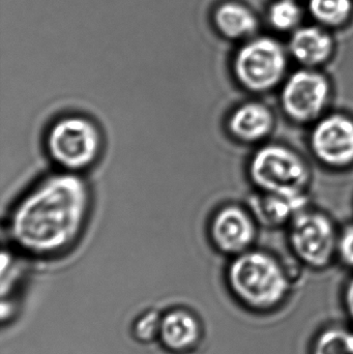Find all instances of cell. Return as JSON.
<instances>
[{
  "label": "cell",
  "mask_w": 353,
  "mask_h": 354,
  "mask_svg": "<svg viewBox=\"0 0 353 354\" xmlns=\"http://www.w3.org/2000/svg\"><path fill=\"white\" fill-rule=\"evenodd\" d=\"M248 176L257 192L307 195L311 171L302 156L285 145L259 147L249 162Z\"/></svg>",
  "instance_id": "obj_3"
},
{
  "label": "cell",
  "mask_w": 353,
  "mask_h": 354,
  "mask_svg": "<svg viewBox=\"0 0 353 354\" xmlns=\"http://www.w3.org/2000/svg\"><path fill=\"white\" fill-rule=\"evenodd\" d=\"M276 126L271 108L261 102H247L236 107L227 120L232 138L242 145H259L267 140Z\"/></svg>",
  "instance_id": "obj_10"
},
{
  "label": "cell",
  "mask_w": 353,
  "mask_h": 354,
  "mask_svg": "<svg viewBox=\"0 0 353 354\" xmlns=\"http://www.w3.org/2000/svg\"><path fill=\"white\" fill-rule=\"evenodd\" d=\"M201 336L200 322L189 310H172L161 318L158 338L167 351L188 353L198 345Z\"/></svg>",
  "instance_id": "obj_11"
},
{
  "label": "cell",
  "mask_w": 353,
  "mask_h": 354,
  "mask_svg": "<svg viewBox=\"0 0 353 354\" xmlns=\"http://www.w3.org/2000/svg\"><path fill=\"white\" fill-rule=\"evenodd\" d=\"M309 147L315 159L335 170L353 166V118L343 113L325 114L312 124Z\"/></svg>",
  "instance_id": "obj_8"
},
{
  "label": "cell",
  "mask_w": 353,
  "mask_h": 354,
  "mask_svg": "<svg viewBox=\"0 0 353 354\" xmlns=\"http://www.w3.org/2000/svg\"><path fill=\"white\" fill-rule=\"evenodd\" d=\"M256 235V220L249 210L240 206H225L218 210L211 221L213 245L220 252L232 257L252 249Z\"/></svg>",
  "instance_id": "obj_9"
},
{
  "label": "cell",
  "mask_w": 353,
  "mask_h": 354,
  "mask_svg": "<svg viewBox=\"0 0 353 354\" xmlns=\"http://www.w3.org/2000/svg\"><path fill=\"white\" fill-rule=\"evenodd\" d=\"M337 258L344 266L353 270V224L344 227L338 235Z\"/></svg>",
  "instance_id": "obj_18"
},
{
  "label": "cell",
  "mask_w": 353,
  "mask_h": 354,
  "mask_svg": "<svg viewBox=\"0 0 353 354\" xmlns=\"http://www.w3.org/2000/svg\"><path fill=\"white\" fill-rule=\"evenodd\" d=\"M342 307L347 318V324L353 328V276L344 285L341 295Z\"/></svg>",
  "instance_id": "obj_20"
},
{
  "label": "cell",
  "mask_w": 353,
  "mask_h": 354,
  "mask_svg": "<svg viewBox=\"0 0 353 354\" xmlns=\"http://www.w3.org/2000/svg\"><path fill=\"white\" fill-rule=\"evenodd\" d=\"M289 52L302 68H317L331 59L333 37L321 27H300L290 37Z\"/></svg>",
  "instance_id": "obj_13"
},
{
  "label": "cell",
  "mask_w": 353,
  "mask_h": 354,
  "mask_svg": "<svg viewBox=\"0 0 353 354\" xmlns=\"http://www.w3.org/2000/svg\"><path fill=\"white\" fill-rule=\"evenodd\" d=\"M309 10L313 18L329 27L345 24L352 12V0H309Z\"/></svg>",
  "instance_id": "obj_16"
},
{
  "label": "cell",
  "mask_w": 353,
  "mask_h": 354,
  "mask_svg": "<svg viewBox=\"0 0 353 354\" xmlns=\"http://www.w3.org/2000/svg\"><path fill=\"white\" fill-rule=\"evenodd\" d=\"M226 281L234 299L257 315L282 309L289 301L294 284L289 270L276 256L254 249L233 257Z\"/></svg>",
  "instance_id": "obj_2"
},
{
  "label": "cell",
  "mask_w": 353,
  "mask_h": 354,
  "mask_svg": "<svg viewBox=\"0 0 353 354\" xmlns=\"http://www.w3.org/2000/svg\"><path fill=\"white\" fill-rule=\"evenodd\" d=\"M288 225L290 250L302 266L323 270L333 263L337 258L339 232L329 216L306 208Z\"/></svg>",
  "instance_id": "obj_6"
},
{
  "label": "cell",
  "mask_w": 353,
  "mask_h": 354,
  "mask_svg": "<svg viewBox=\"0 0 353 354\" xmlns=\"http://www.w3.org/2000/svg\"><path fill=\"white\" fill-rule=\"evenodd\" d=\"M215 19L219 30L229 39L249 37L258 28L256 16L246 6L236 2L223 4L216 12Z\"/></svg>",
  "instance_id": "obj_14"
},
{
  "label": "cell",
  "mask_w": 353,
  "mask_h": 354,
  "mask_svg": "<svg viewBox=\"0 0 353 354\" xmlns=\"http://www.w3.org/2000/svg\"><path fill=\"white\" fill-rule=\"evenodd\" d=\"M307 204V195L292 196L257 192L251 199V214L263 226H282L289 224L296 214L306 209Z\"/></svg>",
  "instance_id": "obj_12"
},
{
  "label": "cell",
  "mask_w": 353,
  "mask_h": 354,
  "mask_svg": "<svg viewBox=\"0 0 353 354\" xmlns=\"http://www.w3.org/2000/svg\"><path fill=\"white\" fill-rule=\"evenodd\" d=\"M102 137L91 120L68 116L50 129L47 149L51 159L66 172H78L95 163L101 153Z\"/></svg>",
  "instance_id": "obj_5"
},
{
  "label": "cell",
  "mask_w": 353,
  "mask_h": 354,
  "mask_svg": "<svg viewBox=\"0 0 353 354\" xmlns=\"http://www.w3.org/2000/svg\"><path fill=\"white\" fill-rule=\"evenodd\" d=\"M161 318L155 313H147L137 322L135 335L141 341H151L159 337Z\"/></svg>",
  "instance_id": "obj_19"
},
{
  "label": "cell",
  "mask_w": 353,
  "mask_h": 354,
  "mask_svg": "<svg viewBox=\"0 0 353 354\" xmlns=\"http://www.w3.org/2000/svg\"><path fill=\"white\" fill-rule=\"evenodd\" d=\"M332 84L317 68H302L281 85L280 105L288 120L300 126L313 124L327 114Z\"/></svg>",
  "instance_id": "obj_7"
},
{
  "label": "cell",
  "mask_w": 353,
  "mask_h": 354,
  "mask_svg": "<svg viewBox=\"0 0 353 354\" xmlns=\"http://www.w3.org/2000/svg\"><path fill=\"white\" fill-rule=\"evenodd\" d=\"M309 354H353V328L331 324L321 328L311 341Z\"/></svg>",
  "instance_id": "obj_15"
},
{
  "label": "cell",
  "mask_w": 353,
  "mask_h": 354,
  "mask_svg": "<svg viewBox=\"0 0 353 354\" xmlns=\"http://www.w3.org/2000/svg\"><path fill=\"white\" fill-rule=\"evenodd\" d=\"M89 191L72 172L44 179L15 208L10 237L29 253L49 255L76 241L88 214Z\"/></svg>",
  "instance_id": "obj_1"
},
{
  "label": "cell",
  "mask_w": 353,
  "mask_h": 354,
  "mask_svg": "<svg viewBox=\"0 0 353 354\" xmlns=\"http://www.w3.org/2000/svg\"><path fill=\"white\" fill-rule=\"evenodd\" d=\"M288 56L283 46L269 37H257L242 46L233 62L238 84L254 95L271 93L283 84Z\"/></svg>",
  "instance_id": "obj_4"
},
{
  "label": "cell",
  "mask_w": 353,
  "mask_h": 354,
  "mask_svg": "<svg viewBox=\"0 0 353 354\" xmlns=\"http://www.w3.org/2000/svg\"><path fill=\"white\" fill-rule=\"evenodd\" d=\"M302 17V8L296 0H277L269 10V23L279 31L294 30L300 24Z\"/></svg>",
  "instance_id": "obj_17"
}]
</instances>
